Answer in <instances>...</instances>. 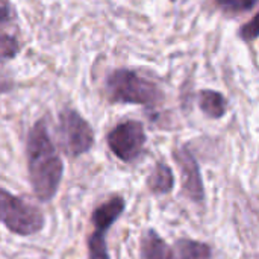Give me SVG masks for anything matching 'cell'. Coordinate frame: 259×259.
<instances>
[{"label": "cell", "instance_id": "obj_8", "mask_svg": "<svg viewBox=\"0 0 259 259\" xmlns=\"http://www.w3.org/2000/svg\"><path fill=\"white\" fill-rule=\"evenodd\" d=\"M140 259H173V249L155 229L149 228L140 238Z\"/></svg>", "mask_w": 259, "mask_h": 259}, {"label": "cell", "instance_id": "obj_16", "mask_svg": "<svg viewBox=\"0 0 259 259\" xmlns=\"http://www.w3.org/2000/svg\"><path fill=\"white\" fill-rule=\"evenodd\" d=\"M14 90V82L12 79L3 76L0 73V94H6V93H11Z\"/></svg>", "mask_w": 259, "mask_h": 259}, {"label": "cell", "instance_id": "obj_6", "mask_svg": "<svg viewBox=\"0 0 259 259\" xmlns=\"http://www.w3.org/2000/svg\"><path fill=\"white\" fill-rule=\"evenodd\" d=\"M111 153L124 164H132L141 158L147 144V134L140 120L127 118L115 124L106 135Z\"/></svg>", "mask_w": 259, "mask_h": 259}, {"label": "cell", "instance_id": "obj_14", "mask_svg": "<svg viewBox=\"0 0 259 259\" xmlns=\"http://www.w3.org/2000/svg\"><path fill=\"white\" fill-rule=\"evenodd\" d=\"M238 35H240V38H241L244 42H247V44L256 41V38H258V14H255L247 23H244V24L240 27Z\"/></svg>", "mask_w": 259, "mask_h": 259}, {"label": "cell", "instance_id": "obj_12", "mask_svg": "<svg viewBox=\"0 0 259 259\" xmlns=\"http://www.w3.org/2000/svg\"><path fill=\"white\" fill-rule=\"evenodd\" d=\"M259 0H214L215 6L229 17H238L253 11Z\"/></svg>", "mask_w": 259, "mask_h": 259}, {"label": "cell", "instance_id": "obj_7", "mask_svg": "<svg viewBox=\"0 0 259 259\" xmlns=\"http://www.w3.org/2000/svg\"><path fill=\"white\" fill-rule=\"evenodd\" d=\"M173 158L181 173V188L184 196H187L191 202L197 205L205 203V185L200 175V165L190 150V147L181 146L179 149L173 150Z\"/></svg>", "mask_w": 259, "mask_h": 259}, {"label": "cell", "instance_id": "obj_4", "mask_svg": "<svg viewBox=\"0 0 259 259\" xmlns=\"http://www.w3.org/2000/svg\"><path fill=\"white\" fill-rule=\"evenodd\" d=\"M58 138L61 150L71 159L88 153L96 143V134L88 120L73 108H64L59 112Z\"/></svg>", "mask_w": 259, "mask_h": 259}, {"label": "cell", "instance_id": "obj_13", "mask_svg": "<svg viewBox=\"0 0 259 259\" xmlns=\"http://www.w3.org/2000/svg\"><path fill=\"white\" fill-rule=\"evenodd\" d=\"M20 41L15 35L8 32H0V62L11 61L20 53Z\"/></svg>", "mask_w": 259, "mask_h": 259}, {"label": "cell", "instance_id": "obj_9", "mask_svg": "<svg viewBox=\"0 0 259 259\" xmlns=\"http://www.w3.org/2000/svg\"><path fill=\"white\" fill-rule=\"evenodd\" d=\"M147 190L153 196H167L175 190V173L173 168L162 159L158 161L150 175L146 179Z\"/></svg>", "mask_w": 259, "mask_h": 259}, {"label": "cell", "instance_id": "obj_1", "mask_svg": "<svg viewBox=\"0 0 259 259\" xmlns=\"http://www.w3.org/2000/svg\"><path fill=\"white\" fill-rule=\"evenodd\" d=\"M26 161L29 182L35 197L41 203L52 202L64 178V161L44 118L36 120L27 132Z\"/></svg>", "mask_w": 259, "mask_h": 259}, {"label": "cell", "instance_id": "obj_2", "mask_svg": "<svg viewBox=\"0 0 259 259\" xmlns=\"http://www.w3.org/2000/svg\"><path fill=\"white\" fill-rule=\"evenodd\" d=\"M105 94L112 105H140L156 109L164 103V90L153 79L132 68H115L105 79Z\"/></svg>", "mask_w": 259, "mask_h": 259}, {"label": "cell", "instance_id": "obj_5", "mask_svg": "<svg viewBox=\"0 0 259 259\" xmlns=\"http://www.w3.org/2000/svg\"><path fill=\"white\" fill-rule=\"evenodd\" d=\"M126 211V199L120 194L111 196L97 205L91 214L93 231L87 238L88 259H111L106 244V234Z\"/></svg>", "mask_w": 259, "mask_h": 259}, {"label": "cell", "instance_id": "obj_10", "mask_svg": "<svg viewBox=\"0 0 259 259\" xmlns=\"http://www.w3.org/2000/svg\"><path fill=\"white\" fill-rule=\"evenodd\" d=\"M197 105L199 109L203 112L205 117L211 120H220L226 115L229 103L223 93L211 88L200 90L197 94Z\"/></svg>", "mask_w": 259, "mask_h": 259}, {"label": "cell", "instance_id": "obj_3", "mask_svg": "<svg viewBox=\"0 0 259 259\" xmlns=\"http://www.w3.org/2000/svg\"><path fill=\"white\" fill-rule=\"evenodd\" d=\"M0 223L14 235L32 237L46 226L42 211L0 187Z\"/></svg>", "mask_w": 259, "mask_h": 259}, {"label": "cell", "instance_id": "obj_11", "mask_svg": "<svg viewBox=\"0 0 259 259\" xmlns=\"http://www.w3.org/2000/svg\"><path fill=\"white\" fill-rule=\"evenodd\" d=\"M173 259H212V247L203 241L184 237L175 244Z\"/></svg>", "mask_w": 259, "mask_h": 259}, {"label": "cell", "instance_id": "obj_15", "mask_svg": "<svg viewBox=\"0 0 259 259\" xmlns=\"http://www.w3.org/2000/svg\"><path fill=\"white\" fill-rule=\"evenodd\" d=\"M14 18V9L8 0H0V29L9 24Z\"/></svg>", "mask_w": 259, "mask_h": 259}]
</instances>
